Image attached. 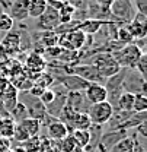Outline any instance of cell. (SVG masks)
Segmentation results:
<instances>
[{"label": "cell", "mask_w": 147, "mask_h": 152, "mask_svg": "<svg viewBox=\"0 0 147 152\" xmlns=\"http://www.w3.org/2000/svg\"><path fill=\"white\" fill-rule=\"evenodd\" d=\"M111 54L115 58V61L119 64L121 69H134L138 58L144 53L134 42H128V44H124L121 48L111 51Z\"/></svg>", "instance_id": "6da1fadb"}, {"label": "cell", "mask_w": 147, "mask_h": 152, "mask_svg": "<svg viewBox=\"0 0 147 152\" xmlns=\"http://www.w3.org/2000/svg\"><path fill=\"white\" fill-rule=\"evenodd\" d=\"M18 101L22 102L28 111V115L32 118H38L41 123L48 117V114L45 111L44 104L39 101V98L35 95L29 94V91H19L18 94Z\"/></svg>", "instance_id": "7a4b0ae2"}, {"label": "cell", "mask_w": 147, "mask_h": 152, "mask_svg": "<svg viewBox=\"0 0 147 152\" xmlns=\"http://www.w3.org/2000/svg\"><path fill=\"white\" fill-rule=\"evenodd\" d=\"M92 64L98 69V72L104 76L105 79L117 75L121 70L119 64L115 61V58L112 57V54H111L109 51H101V53H98L96 56L93 57Z\"/></svg>", "instance_id": "3957f363"}, {"label": "cell", "mask_w": 147, "mask_h": 152, "mask_svg": "<svg viewBox=\"0 0 147 152\" xmlns=\"http://www.w3.org/2000/svg\"><path fill=\"white\" fill-rule=\"evenodd\" d=\"M114 107L111 105L108 101L104 102H98V104H91L89 110H88V117L91 120L92 124L98 126H105L114 115Z\"/></svg>", "instance_id": "277c9868"}, {"label": "cell", "mask_w": 147, "mask_h": 152, "mask_svg": "<svg viewBox=\"0 0 147 152\" xmlns=\"http://www.w3.org/2000/svg\"><path fill=\"white\" fill-rule=\"evenodd\" d=\"M109 12L119 23H130L137 13L131 0H114Z\"/></svg>", "instance_id": "5b68a950"}, {"label": "cell", "mask_w": 147, "mask_h": 152, "mask_svg": "<svg viewBox=\"0 0 147 152\" xmlns=\"http://www.w3.org/2000/svg\"><path fill=\"white\" fill-rule=\"evenodd\" d=\"M86 39H88V35H85L79 29H72L58 35V47L69 51H77L82 47H85Z\"/></svg>", "instance_id": "8992f818"}, {"label": "cell", "mask_w": 147, "mask_h": 152, "mask_svg": "<svg viewBox=\"0 0 147 152\" xmlns=\"http://www.w3.org/2000/svg\"><path fill=\"white\" fill-rule=\"evenodd\" d=\"M124 91L131 94H146V79L135 69H124Z\"/></svg>", "instance_id": "52a82bcc"}, {"label": "cell", "mask_w": 147, "mask_h": 152, "mask_svg": "<svg viewBox=\"0 0 147 152\" xmlns=\"http://www.w3.org/2000/svg\"><path fill=\"white\" fill-rule=\"evenodd\" d=\"M67 73H74V75L80 76L82 79L88 80L89 83H101L105 85V77L98 72V69L93 66L92 63H83V64H73L72 67H69Z\"/></svg>", "instance_id": "ba28073f"}, {"label": "cell", "mask_w": 147, "mask_h": 152, "mask_svg": "<svg viewBox=\"0 0 147 152\" xmlns=\"http://www.w3.org/2000/svg\"><path fill=\"white\" fill-rule=\"evenodd\" d=\"M122 80H124V69H121L117 75L108 77L105 80V85H104L105 89H106V94H108V99L106 101L114 107V110H115V105H117V101H118L119 95L122 92H125Z\"/></svg>", "instance_id": "9c48e42d"}, {"label": "cell", "mask_w": 147, "mask_h": 152, "mask_svg": "<svg viewBox=\"0 0 147 152\" xmlns=\"http://www.w3.org/2000/svg\"><path fill=\"white\" fill-rule=\"evenodd\" d=\"M55 83H60L67 92H83L91 83L74 73H63L55 79Z\"/></svg>", "instance_id": "30bf717a"}, {"label": "cell", "mask_w": 147, "mask_h": 152, "mask_svg": "<svg viewBox=\"0 0 147 152\" xmlns=\"http://www.w3.org/2000/svg\"><path fill=\"white\" fill-rule=\"evenodd\" d=\"M125 136H128L127 130H108V132H102L101 139L98 142L96 152H109L121 139H124Z\"/></svg>", "instance_id": "8fae6325"}, {"label": "cell", "mask_w": 147, "mask_h": 152, "mask_svg": "<svg viewBox=\"0 0 147 152\" xmlns=\"http://www.w3.org/2000/svg\"><path fill=\"white\" fill-rule=\"evenodd\" d=\"M60 25H61L60 13L51 6H48L45 12L37 19V26L42 31H55Z\"/></svg>", "instance_id": "7c38bea8"}, {"label": "cell", "mask_w": 147, "mask_h": 152, "mask_svg": "<svg viewBox=\"0 0 147 152\" xmlns=\"http://www.w3.org/2000/svg\"><path fill=\"white\" fill-rule=\"evenodd\" d=\"M66 105H69L77 113H88V110L91 107V104L85 95V91L83 92H67Z\"/></svg>", "instance_id": "4fadbf2b"}, {"label": "cell", "mask_w": 147, "mask_h": 152, "mask_svg": "<svg viewBox=\"0 0 147 152\" xmlns=\"http://www.w3.org/2000/svg\"><path fill=\"white\" fill-rule=\"evenodd\" d=\"M28 1L29 0H16L6 9V13L13 19V22H23L28 19Z\"/></svg>", "instance_id": "5bb4252c"}, {"label": "cell", "mask_w": 147, "mask_h": 152, "mask_svg": "<svg viewBox=\"0 0 147 152\" xmlns=\"http://www.w3.org/2000/svg\"><path fill=\"white\" fill-rule=\"evenodd\" d=\"M144 148L141 145V140H137V137L125 136L121 139L109 152H143Z\"/></svg>", "instance_id": "9a60e30c"}, {"label": "cell", "mask_w": 147, "mask_h": 152, "mask_svg": "<svg viewBox=\"0 0 147 152\" xmlns=\"http://www.w3.org/2000/svg\"><path fill=\"white\" fill-rule=\"evenodd\" d=\"M85 95H86L89 104H98V102H104V101L108 99L106 89L101 83H91L85 89Z\"/></svg>", "instance_id": "2e32d148"}, {"label": "cell", "mask_w": 147, "mask_h": 152, "mask_svg": "<svg viewBox=\"0 0 147 152\" xmlns=\"http://www.w3.org/2000/svg\"><path fill=\"white\" fill-rule=\"evenodd\" d=\"M45 127H47V137L51 139V140H63L69 134V130H67L66 124L61 123L60 120L50 121Z\"/></svg>", "instance_id": "e0dca14e"}, {"label": "cell", "mask_w": 147, "mask_h": 152, "mask_svg": "<svg viewBox=\"0 0 147 152\" xmlns=\"http://www.w3.org/2000/svg\"><path fill=\"white\" fill-rule=\"evenodd\" d=\"M18 94H19V91L10 83V80H9L7 86H6L4 91L0 94V98H1L3 105H4V108H6L7 113H10V111L13 110V107L18 104Z\"/></svg>", "instance_id": "ac0fdd59"}, {"label": "cell", "mask_w": 147, "mask_h": 152, "mask_svg": "<svg viewBox=\"0 0 147 152\" xmlns=\"http://www.w3.org/2000/svg\"><path fill=\"white\" fill-rule=\"evenodd\" d=\"M104 23H105V22L98 20V19L86 18V19H83V20H80V22L77 23L76 29H79V31L83 32L85 35H92L93 37L95 34H98V31L102 28Z\"/></svg>", "instance_id": "d6986e66"}, {"label": "cell", "mask_w": 147, "mask_h": 152, "mask_svg": "<svg viewBox=\"0 0 147 152\" xmlns=\"http://www.w3.org/2000/svg\"><path fill=\"white\" fill-rule=\"evenodd\" d=\"M18 124L26 132V134H28L29 137L38 136L39 132H41V127H42V126H41V121H39L38 118H32V117H28V118L22 120Z\"/></svg>", "instance_id": "ffe728a7"}, {"label": "cell", "mask_w": 147, "mask_h": 152, "mask_svg": "<svg viewBox=\"0 0 147 152\" xmlns=\"http://www.w3.org/2000/svg\"><path fill=\"white\" fill-rule=\"evenodd\" d=\"M48 7L47 0H29L28 1V18L38 19Z\"/></svg>", "instance_id": "44dd1931"}, {"label": "cell", "mask_w": 147, "mask_h": 152, "mask_svg": "<svg viewBox=\"0 0 147 152\" xmlns=\"http://www.w3.org/2000/svg\"><path fill=\"white\" fill-rule=\"evenodd\" d=\"M133 102H134V94L131 92H122L119 95L117 105H115V111H124L128 113L133 111Z\"/></svg>", "instance_id": "7402d4cb"}, {"label": "cell", "mask_w": 147, "mask_h": 152, "mask_svg": "<svg viewBox=\"0 0 147 152\" xmlns=\"http://www.w3.org/2000/svg\"><path fill=\"white\" fill-rule=\"evenodd\" d=\"M15 126H16V123L13 121V118H12L10 115H7V117H0V137L12 139Z\"/></svg>", "instance_id": "603a6c76"}, {"label": "cell", "mask_w": 147, "mask_h": 152, "mask_svg": "<svg viewBox=\"0 0 147 152\" xmlns=\"http://www.w3.org/2000/svg\"><path fill=\"white\" fill-rule=\"evenodd\" d=\"M70 134L73 136L76 145H79L83 149H86V146L89 145V140H91V133H89V130H73Z\"/></svg>", "instance_id": "cb8c5ba5"}, {"label": "cell", "mask_w": 147, "mask_h": 152, "mask_svg": "<svg viewBox=\"0 0 147 152\" xmlns=\"http://www.w3.org/2000/svg\"><path fill=\"white\" fill-rule=\"evenodd\" d=\"M9 115L13 118V121L15 123H20L22 120H25V118H28L29 115H28V111H26V108H25V105L22 104V102H19L13 107V110L9 113Z\"/></svg>", "instance_id": "d4e9b609"}, {"label": "cell", "mask_w": 147, "mask_h": 152, "mask_svg": "<svg viewBox=\"0 0 147 152\" xmlns=\"http://www.w3.org/2000/svg\"><path fill=\"white\" fill-rule=\"evenodd\" d=\"M28 66L32 69V70H35L38 75L39 73H42L44 72V66H45V61L42 60V57L38 56V54H31L29 58H28Z\"/></svg>", "instance_id": "484cf974"}, {"label": "cell", "mask_w": 147, "mask_h": 152, "mask_svg": "<svg viewBox=\"0 0 147 152\" xmlns=\"http://www.w3.org/2000/svg\"><path fill=\"white\" fill-rule=\"evenodd\" d=\"M146 110H147V96H146V94H134L133 111H135V113H144Z\"/></svg>", "instance_id": "4316f807"}, {"label": "cell", "mask_w": 147, "mask_h": 152, "mask_svg": "<svg viewBox=\"0 0 147 152\" xmlns=\"http://www.w3.org/2000/svg\"><path fill=\"white\" fill-rule=\"evenodd\" d=\"M15 26L13 19L10 18L6 12L0 15V34H9Z\"/></svg>", "instance_id": "83f0119b"}, {"label": "cell", "mask_w": 147, "mask_h": 152, "mask_svg": "<svg viewBox=\"0 0 147 152\" xmlns=\"http://www.w3.org/2000/svg\"><path fill=\"white\" fill-rule=\"evenodd\" d=\"M20 45V37L18 34H7V37L3 41V47L6 50H18V47Z\"/></svg>", "instance_id": "f1b7e54d"}, {"label": "cell", "mask_w": 147, "mask_h": 152, "mask_svg": "<svg viewBox=\"0 0 147 152\" xmlns=\"http://www.w3.org/2000/svg\"><path fill=\"white\" fill-rule=\"evenodd\" d=\"M91 126H92V123H91V120H89L88 114L86 113H80L79 114V117H77V120H76V123H74V129L73 130H88Z\"/></svg>", "instance_id": "f546056e"}, {"label": "cell", "mask_w": 147, "mask_h": 152, "mask_svg": "<svg viewBox=\"0 0 147 152\" xmlns=\"http://www.w3.org/2000/svg\"><path fill=\"white\" fill-rule=\"evenodd\" d=\"M38 98H39V101L44 104V107H47V105H50V104L53 102V99L55 98V91L53 88H47V89L42 91V94L39 95Z\"/></svg>", "instance_id": "4dcf8cb0"}, {"label": "cell", "mask_w": 147, "mask_h": 152, "mask_svg": "<svg viewBox=\"0 0 147 152\" xmlns=\"http://www.w3.org/2000/svg\"><path fill=\"white\" fill-rule=\"evenodd\" d=\"M140 75L143 76L144 79H147V54H141V57L138 58V61H137V64H135V67H134Z\"/></svg>", "instance_id": "1f68e13d"}, {"label": "cell", "mask_w": 147, "mask_h": 152, "mask_svg": "<svg viewBox=\"0 0 147 152\" xmlns=\"http://www.w3.org/2000/svg\"><path fill=\"white\" fill-rule=\"evenodd\" d=\"M131 1H133V4H134V7H135V10H137L138 13L146 15L147 13V0H131Z\"/></svg>", "instance_id": "d6a6232c"}, {"label": "cell", "mask_w": 147, "mask_h": 152, "mask_svg": "<svg viewBox=\"0 0 147 152\" xmlns=\"http://www.w3.org/2000/svg\"><path fill=\"white\" fill-rule=\"evenodd\" d=\"M96 4H99L101 7H105V9H109L111 4L114 3V0H93Z\"/></svg>", "instance_id": "836d02e7"}, {"label": "cell", "mask_w": 147, "mask_h": 152, "mask_svg": "<svg viewBox=\"0 0 147 152\" xmlns=\"http://www.w3.org/2000/svg\"><path fill=\"white\" fill-rule=\"evenodd\" d=\"M13 1H16V0H0V4L3 6V9H4V12H6V9H7Z\"/></svg>", "instance_id": "e575fe53"}, {"label": "cell", "mask_w": 147, "mask_h": 152, "mask_svg": "<svg viewBox=\"0 0 147 152\" xmlns=\"http://www.w3.org/2000/svg\"><path fill=\"white\" fill-rule=\"evenodd\" d=\"M9 113L6 111V108H4V105H3V101H1V98H0V117H7Z\"/></svg>", "instance_id": "d590c367"}, {"label": "cell", "mask_w": 147, "mask_h": 152, "mask_svg": "<svg viewBox=\"0 0 147 152\" xmlns=\"http://www.w3.org/2000/svg\"><path fill=\"white\" fill-rule=\"evenodd\" d=\"M70 152H85V149H83V148H82V146H79V145H76V146H74L73 149H72V151Z\"/></svg>", "instance_id": "8d00e7d4"}, {"label": "cell", "mask_w": 147, "mask_h": 152, "mask_svg": "<svg viewBox=\"0 0 147 152\" xmlns=\"http://www.w3.org/2000/svg\"><path fill=\"white\" fill-rule=\"evenodd\" d=\"M1 13H4V9H3V6L0 4V15H1Z\"/></svg>", "instance_id": "74e56055"}, {"label": "cell", "mask_w": 147, "mask_h": 152, "mask_svg": "<svg viewBox=\"0 0 147 152\" xmlns=\"http://www.w3.org/2000/svg\"><path fill=\"white\" fill-rule=\"evenodd\" d=\"M10 152H18V151H10Z\"/></svg>", "instance_id": "f35d334b"}, {"label": "cell", "mask_w": 147, "mask_h": 152, "mask_svg": "<svg viewBox=\"0 0 147 152\" xmlns=\"http://www.w3.org/2000/svg\"><path fill=\"white\" fill-rule=\"evenodd\" d=\"M0 35H1V34H0Z\"/></svg>", "instance_id": "ab89813d"}]
</instances>
